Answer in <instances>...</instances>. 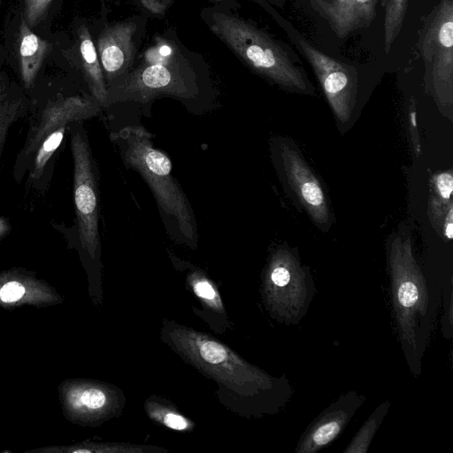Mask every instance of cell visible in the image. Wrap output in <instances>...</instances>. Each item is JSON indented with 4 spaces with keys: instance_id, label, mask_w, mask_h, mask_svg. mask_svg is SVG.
<instances>
[{
    "instance_id": "cell-9",
    "label": "cell",
    "mask_w": 453,
    "mask_h": 453,
    "mask_svg": "<svg viewBox=\"0 0 453 453\" xmlns=\"http://www.w3.org/2000/svg\"><path fill=\"white\" fill-rule=\"evenodd\" d=\"M291 36L314 70L326 98L342 124L349 121L357 92V73L353 65L332 58L301 35Z\"/></svg>"
},
{
    "instance_id": "cell-7",
    "label": "cell",
    "mask_w": 453,
    "mask_h": 453,
    "mask_svg": "<svg viewBox=\"0 0 453 453\" xmlns=\"http://www.w3.org/2000/svg\"><path fill=\"white\" fill-rule=\"evenodd\" d=\"M29 125L23 147L13 166L12 177L18 183L26 177L32 159L42 140L62 125L90 119L102 107L89 95L58 93L35 104L30 101Z\"/></svg>"
},
{
    "instance_id": "cell-24",
    "label": "cell",
    "mask_w": 453,
    "mask_h": 453,
    "mask_svg": "<svg viewBox=\"0 0 453 453\" xmlns=\"http://www.w3.org/2000/svg\"><path fill=\"white\" fill-rule=\"evenodd\" d=\"M25 288L17 281H9L0 288V299L4 303H13L23 297Z\"/></svg>"
},
{
    "instance_id": "cell-14",
    "label": "cell",
    "mask_w": 453,
    "mask_h": 453,
    "mask_svg": "<svg viewBox=\"0 0 453 453\" xmlns=\"http://www.w3.org/2000/svg\"><path fill=\"white\" fill-rule=\"evenodd\" d=\"M49 50V42L35 35L21 17L19 53L21 79L26 89H31Z\"/></svg>"
},
{
    "instance_id": "cell-6",
    "label": "cell",
    "mask_w": 453,
    "mask_h": 453,
    "mask_svg": "<svg viewBox=\"0 0 453 453\" xmlns=\"http://www.w3.org/2000/svg\"><path fill=\"white\" fill-rule=\"evenodd\" d=\"M426 77L441 110L453 104V0H441L428 16L418 39Z\"/></svg>"
},
{
    "instance_id": "cell-11",
    "label": "cell",
    "mask_w": 453,
    "mask_h": 453,
    "mask_svg": "<svg viewBox=\"0 0 453 453\" xmlns=\"http://www.w3.org/2000/svg\"><path fill=\"white\" fill-rule=\"evenodd\" d=\"M71 409L80 416L104 420L119 415L125 405L123 393L103 383H87L73 388L67 397Z\"/></svg>"
},
{
    "instance_id": "cell-15",
    "label": "cell",
    "mask_w": 453,
    "mask_h": 453,
    "mask_svg": "<svg viewBox=\"0 0 453 453\" xmlns=\"http://www.w3.org/2000/svg\"><path fill=\"white\" fill-rule=\"evenodd\" d=\"M29 105L21 91L10 88L0 79V161L11 127L28 114Z\"/></svg>"
},
{
    "instance_id": "cell-3",
    "label": "cell",
    "mask_w": 453,
    "mask_h": 453,
    "mask_svg": "<svg viewBox=\"0 0 453 453\" xmlns=\"http://www.w3.org/2000/svg\"><path fill=\"white\" fill-rule=\"evenodd\" d=\"M111 139L125 165L137 171L150 187L167 228L180 242L196 244V223L188 200L172 175L169 157L153 146L150 134L141 126H128Z\"/></svg>"
},
{
    "instance_id": "cell-23",
    "label": "cell",
    "mask_w": 453,
    "mask_h": 453,
    "mask_svg": "<svg viewBox=\"0 0 453 453\" xmlns=\"http://www.w3.org/2000/svg\"><path fill=\"white\" fill-rule=\"evenodd\" d=\"M339 431L340 426L337 422H328L315 431L312 439L317 445H325L332 441Z\"/></svg>"
},
{
    "instance_id": "cell-29",
    "label": "cell",
    "mask_w": 453,
    "mask_h": 453,
    "mask_svg": "<svg viewBox=\"0 0 453 453\" xmlns=\"http://www.w3.org/2000/svg\"><path fill=\"white\" fill-rule=\"evenodd\" d=\"M266 1H267V0H266ZM268 1H271V2H273V3H279V2H280L281 0H268Z\"/></svg>"
},
{
    "instance_id": "cell-10",
    "label": "cell",
    "mask_w": 453,
    "mask_h": 453,
    "mask_svg": "<svg viewBox=\"0 0 453 453\" xmlns=\"http://www.w3.org/2000/svg\"><path fill=\"white\" fill-rule=\"evenodd\" d=\"M285 180L298 202L312 221L323 230L331 224V211L326 194L319 179L301 154L291 145L280 148Z\"/></svg>"
},
{
    "instance_id": "cell-19",
    "label": "cell",
    "mask_w": 453,
    "mask_h": 453,
    "mask_svg": "<svg viewBox=\"0 0 453 453\" xmlns=\"http://www.w3.org/2000/svg\"><path fill=\"white\" fill-rule=\"evenodd\" d=\"M188 284L195 295L208 309L223 313L225 311L221 297L214 284L199 272L188 275Z\"/></svg>"
},
{
    "instance_id": "cell-16",
    "label": "cell",
    "mask_w": 453,
    "mask_h": 453,
    "mask_svg": "<svg viewBox=\"0 0 453 453\" xmlns=\"http://www.w3.org/2000/svg\"><path fill=\"white\" fill-rule=\"evenodd\" d=\"M149 417L157 423L178 432H188L194 428L195 424L183 416L173 406L162 403L155 397L149 398L145 404Z\"/></svg>"
},
{
    "instance_id": "cell-22",
    "label": "cell",
    "mask_w": 453,
    "mask_h": 453,
    "mask_svg": "<svg viewBox=\"0 0 453 453\" xmlns=\"http://www.w3.org/2000/svg\"><path fill=\"white\" fill-rule=\"evenodd\" d=\"M145 14L162 17L168 10L173 0H131Z\"/></svg>"
},
{
    "instance_id": "cell-18",
    "label": "cell",
    "mask_w": 453,
    "mask_h": 453,
    "mask_svg": "<svg viewBox=\"0 0 453 453\" xmlns=\"http://www.w3.org/2000/svg\"><path fill=\"white\" fill-rule=\"evenodd\" d=\"M428 215L438 234L447 240H451L453 237V201H442L430 196Z\"/></svg>"
},
{
    "instance_id": "cell-17",
    "label": "cell",
    "mask_w": 453,
    "mask_h": 453,
    "mask_svg": "<svg viewBox=\"0 0 453 453\" xmlns=\"http://www.w3.org/2000/svg\"><path fill=\"white\" fill-rule=\"evenodd\" d=\"M408 0H383V42L385 52L389 53L403 27Z\"/></svg>"
},
{
    "instance_id": "cell-5",
    "label": "cell",
    "mask_w": 453,
    "mask_h": 453,
    "mask_svg": "<svg viewBox=\"0 0 453 453\" xmlns=\"http://www.w3.org/2000/svg\"><path fill=\"white\" fill-rule=\"evenodd\" d=\"M73 161L76 232L81 249L91 259L100 253L97 168L83 121L67 127Z\"/></svg>"
},
{
    "instance_id": "cell-2",
    "label": "cell",
    "mask_w": 453,
    "mask_h": 453,
    "mask_svg": "<svg viewBox=\"0 0 453 453\" xmlns=\"http://www.w3.org/2000/svg\"><path fill=\"white\" fill-rule=\"evenodd\" d=\"M200 17L208 29L252 72L288 91L314 93L294 53L233 8L220 4L205 6Z\"/></svg>"
},
{
    "instance_id": "cell-1",
    "label": "cell",
    "mask_w": 453,
    "mask_h": 453,
    "mask_svg": "<svg viewBox=\"0 0 453 453\" xmlns=\"http://www.w3.org/2000/svg\"><path fill=\"white\" fill-rule=\"evenodd\" d=\"M210 74L203 56L187 48L176 30L167 27L155 33L133 67L107 87V104H147L160 96L194 100L211 88Z\"/></svg>"
},
{
    "instance_id": "cell-20",
    "label": "cell",
    "mask_w": 453,
    "mask_h": 453,
    "mask_svg": "<svg viewBox=\"0 0 453 453\" xmlns=\"http://www.w3.org/2000/svg\"><path fill=\"white\" fill-rule=\"evenodd\" d=\"M432 196L442 200L452 201L453 175L452 171L440 172L433 175L431 180Z\"/></svg>"
},
{
    "instance_id": "cell-4",
    "label": "cell",
    "mask_w": 453,
    "mask_h": 453,
    "mask_svg": "<svg viewBox=\"0 0 453 453\" xmlns=\"http://www.w3.org/2000/svg\"><path fill=\"white\" fill-rule=\"evenodd\" d=\"M161 340L185 362L218 387L220 402L232 411H241V401L249 395L257 375L231 348L216 338L174 321H163Z\"/></svg>"
},
{
    "instance_id": "cell-25",
    "label": "cell",
    "mask_w": 453,
    "mask_h": 453,
    "mask_svg": "<svg viewBox=\"0 0 453 453\" xmlns=\"http://www.w3.org/2000/svg\"><path fill=\"white\" fill-rule=\"evenodd\" d=\"M418 298L417 287L411 281L403 282L398 290V300L400 303L410 308L413 306Z\"/></svg>"
},
{
    "instance_id": "cell-13",
    "label": "cell",
    "mask_w": 453,
    "mask_h": 453,
    "mask_svg": "<svg viewBox=\"0 0 453 453\" xmlns=\"http://www.w3.org/2000/svg\"><path fill=\"white\" fill-rule=\"evenodd\" d=\"M378 0H343L334 6L320 7L316 11L329 23L340 38L370 25L376 16Z\"/></svg>"
},
{
    "instance_id": "cell-28",
    "label": "cell",
    "mask_w": 453,
    "mask_h": 453,
    "mask_svg": "<svg viewBox=\"0 0 453 453\" xmlns=\"http://www.w3.org/2000/svg\"><path fill=\"white\" fill-rule=\"evenodd\" d=\"M11 231V223L7 218L0 216V240Z\"/></svg>"
},
{
    "instance_id": "cell-12",
    "label": "cell",
    "mask_w": 453,
    "mask_h": 453,
    "mask_svg": "<svg viewBox=\"0 0 453 453\" xmlns=\"http://www.w3.org/2000/svg\"><path fill=\"white\" fill-rule=\"evenodd\" d=\"M78 69L88 95L102 107H108L107 88L93 37L88 25L82 21L76 28Z\"/></svg>"
},
{
    "instance_id": "cell-26",
    "label": "cell",
    "mask_w": 453,
    "mask_h": 453,
    "mask_svg": "<svg viewBox=\"0 0 453 453\" xmlns=\"http://www.w3.org/2000/svg\"><path fill=\"white\" fill-rule=\"evenodd\" d=\"M271 280L278 287L286 286L290 280V272L284 265H276L271 272Z\"/></svg>"
},
{
    "instance_id": "cell-27",
    "label": "cell",
    "mask_w": 453,
    "mask_h": 453,
    "mask_svg": "<svg viewBox=\"0 0 453 453\" xmlns=\"http://www.w3.org/2000/svg\"><path fill=\"white\" fill-rule=\"evenodd\" d=\"M212 4H220L225 5L230 8H234V0H209ZM259 4L262 7L266 9L271 14H274V12L272 10L271 6L267 4L266 0H252Z\"/></svg>"
},
{
    "instance_id": "cell-21",
    "label": "cell",
    "mask_w": 453,
    "mask_h": 453,
    "mask_svg": "<svg viewBox=\"0 0 453 453\" xmlns=\"http://www.w3.org/2000/svg\"><path fill=\"white\" fill-rule=\"evenodd\" d=\"M53 0H25L23 18L31 28L47 15Z\"/></svg>"
},
{
    "instance_id": "cell-8",
    "label": "cell",
    "mask_w": 453,
    "mask_h": 453,
    "mask_svg": "<svg viewBox=\"0 0 453 453\" xmlns=\"http://www.w3.org/2000/svg\"><path fill=\"white\" fill-rule=\"evenodd\" d=\"M146 15L108 21L104 15L91 33L106 88L134 65L147 31Z\"/></svg>"
}]
</instances>
